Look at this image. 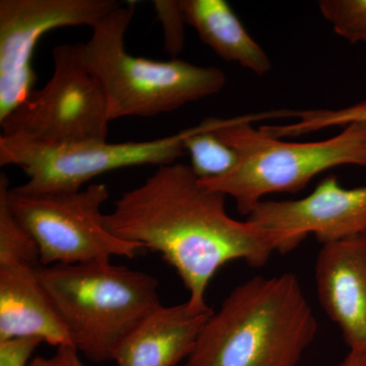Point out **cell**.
I'll return each instance as SVG.
<instances>
[{
    "instance_id": "obj_1",
    "label": "cell",
    "mask_w": 366,
    "mask_h": 366,
    "mask_svg": "<svg viewBox=\"0 0 366 366\" xmlns=\"http://www.w3.org/2000/svg\"><path fill=\"white\" fill-rule=\"evenodd\" d=\"M117 238L158 252L177 272L196 310L209 308L206 292L217 272L244 261L261 268L274 252H286L283 236L233 219L226 196L204 187L190 166H160L136 189L125 192L104 214Z\"/></svg>"
},
{
    "instance_id": "obj_2",
    "label": "cell",
    "mask_w": 366,
    "mask_h": 366,
    "mask_svg": "<svg viewBox=\"0 0 366 366\" xmlns=\"http://www.w3.org/2000/svg\"><path fill=\"white\" fill-rule=\"evenodd\" d=\"M317 333L295 274L254 277L209 317L185 366H297Z\"/></svg>"
},
{
    "instance_id": "obj_3",
    "label": "cell",
    "mask_w": 366,
    "mask_h": 366,
    "mask_svg": "<svg viewBox=\"0 0 366 366\" xmlns=\"http://www.w3.org/2000/svg\"><path fill=\"white\" fill-rule=\"evenodd\" d=\"M296 114L284 109L230 118L215 132L237 153V165L227 174L202 183L232 197L237 211L249 216L264 197L295 194L325 171L343 165L366 167V122L347 125L337 136L312 143H289L252 127L257 120Z\"/></svg>"
},
{
    "instance_id": "obj_4",
    "label": "cell",
    "mask_w": 366,
    "mask_h": 366,
    "mask_svg": "<svg viewBox=\"0 0 366 366\" xmlns=\"http://www.w3.org/2000/svg\"><path fill=\"white\" fill-rule=\"evenodd\" d=\"M134 14L136 2L122 4L92 28L90 39L79 43L84 64L104 92L110 122L175 112L225 88L227 78L218 67L129 54L124 38Z\"/></svg>"
},
{
    "instance_id": "obj_5",
    "label": "cell",
    "mask_w": 366,
    "mask_h": 366,
    "mask_svg": "<svg viewBox=\"0 0 366 366\" xmlns=\"http://www.w3.org/2000/svg\"><path fill=\"white\" fill-rule=\"evenodd\" d=\"M37 273L72 345L93 362L113 361L132 330L162 305L157 279L112 262L39 266Z\"/></svg>"
},
{
    "instance_id": "obj_6",
    "label": "cell",
    "mask_w": 366,
    "mask_h": 366,
    "mask_svg": "<svg viewBox=\"0 0 366 366\" xmlns=\"http://www.w3.org/2000/svg\"><path fill=\"white\" fill-rule=\"evenodd\" d=\"M184 131L146 142L83 141L48 144L0 134V166L14 165L29 180L14 187L21 194L79 192L94 178L122 168L168 165L184 155Z\"/></svg>"
},
{
    "instance_id": "obj_7",
    "label": "cell",
    "mask_w": 366,
    "mask_h": 366,
    "mask_svg": "<svg viewBox=\"0 0 366 366\" xmlns=\"http://www.w3.org/2000/svg\"><path fill=\"white\" fill-rule=\"evenodd\" d=\"M7 203L37 243L41 266L134 259L144 247L124 242L105 227L101 209L109 199L102 183L62 194H26L7 189Z\"/></svg>"
},
{
    "instance_id": "obj_8",
    "label": "cell",
    "mask_w": 366,
    "mask_h": 366,
    "mask_svg": "<svg viewBox=\"0 0 366 366\" xmlns=\"http://www.w3.org/2000/svg\"><path fill=\"white\" fill-rule=\"evenodd\" d=\"M52 56L51 78L0 122L1 134L48 144L106 141L105 94L84 64L81 44L56 46Z\"/></svg>"
},
{
    "instance_id": "obj_9",
    "label": "cell",
    "mask_w": 366,
    "mask_h": 366,
    "mask_svg": "<svg viewBox=\"0 0 366 366\" xmlns=\"http://www.w3.org/2000/svg\"><path fill=\"white\" fill-rule=\"evenodd\" d=\"M119 6L117 0H0V122L35 91L33 56L46 33L93 28Z\"/></svg>"
},
{
    "instance_id": "obj_10",
    "label": "cell",
    "mask_w": 366,
    "mask_h": 366,
    "mask_svg": "<svg viewBox=\"0 0 366 366\" xmlns=\"http://www.w3.org/2000/svg\"><path fill=\"white\" fill-rule=\"evenodd\" d=\"M247 220L283 236L287 252L310 234L322 244L365 234L366 187L345 189L337 177H329L302 199H264Z\"/></svg>"
},
{
    "instance_id": "obj_11",
    "label": "cell",
    "mask_w": 366,
    "mask_h": 366,
    "mask_svg": "<svg viewBox=\"0 0 366 366\" xmlns=\"http://www.w3.org/2000/svg\"><path fill=\"white\" fill-rule=\"evenodd\" d=\"M315 280L320 307L349 350L366 351V233L322 244Z\"/></svg>"
},
{
    "instance_id": "obj_12",
    "label": "cell",
    "mask_w": 366,
    "mask_h": 366,
    "mask_svg": "<svg viewBox=\"0 0 366 366\" xmlns=\"http://www.w3.org/2000/svg\"><path fill=\"white\" fill-rule=\"evenodd\" d=\"M213 310L189 302L161 305L132 330L118 347L117 366H177L187 360Z\"/></svg>"
},
{
    "instance_id": "obj_13",
    "label": "cell",
    "mask_w": 366,
    "mask_h": 366,
    "mask_svg": "<svg viewBox=\"0 0 366 366\" xmlns=\"http://www.w3.org/2000/svg\"><path fill=\"white\" fill-rule=\"evenodd\" d=\"M38 267L0 264V341L14 337H36L56 347L72 344L41 283Z\"/></svg>"
},
{
    "instance_id": "obj_14",
    "label": "cell",
    "mask_w": 366,
    "mask_h": 366,
    "mask_svg": "<svg viewBox=\"0 0 366 366\" xmlns=\"http://www.w3.org/2000/svg\"><path fill=\"white\" fill-rule=\"evenodd\" d=\"M185 23L204 44L226 61L234 62L257 76L271 71L268 55L242 25L225 0H179Z\"/></svg>"
},
{
    "instance_id": "obj_15",
    "label": "cell",
    "mask_w": 366,
    "mask_h": 366,
    "mask_svg": "<svg viewBox=\"0 0 366 366\" xmlns=\"http://www.w3.org/2000/svg\"><path fill=\"white\" fill-rule=\"evenodd\" d=\"M230 118H207L192 127L184 141L185 153L190 156V168L201 180L223 177L237 165V153L223 143L216 129L228 124Z\"/></svg>"
},
{
    "instance_id": "obj_16",
    "label": "cell",
    "mask_w": 366,
    "mask_h": 366,
    "mask_svg": "<svg viewBox=\"0 0 366 366\" xmlns=\"http://www.w3.org/2000/svg\"><path fill=\"white\" fill-rule=\"evenodd\" d=\"M9 180L0 174V264L41 266L40 252L30 233L14 216L7 203Z\"/></svg>"
},
{
    "instance_id": "obj_17",
    "label": "cell",
    "mask_w": 366,
    "mask_h": 366,
    "mask_svg": "<svg viewBox=\"0 0 366 366\" xmlns=\"http://www.w3.org/2000/svg\"><path fill=\"white\" fill-rule=\"evenodd\" d=\"M297 122L290 124L274 125L272 134L278 139L298 137L329 127L366 122V101L341 109H317L297 112Z\"/></svg>"
},
{
    "instance_id": "obj_18",
    "label": "cell",
    "mask_w": 366,
    "mask_h": 366,
    "mask_svg": "<svg viewBox=\"0 0 366 366\" xmlns=\"http://www.w3.org/2000/svg\"><path fill=\"white\" fill-rule=\"evenodd\" d=\"M320 14L348 42L366 44V0H322Z\"/></svg>"
},
{
    "instance_id": "obj_19",
    "label": "cell",
    "mask_w": 366,
    "mask_h": 366,
    "mask_svg": "<svg viewBox=\"0 0 366 366\" xmlns=\"http://www.w3.org/2000/svg\"><path fill=\"white\" fill-rule=\"evenodd\" d=\"M158 19L162 23L165 49L177 56L184 46V25L179 0H156L154 1Z\"/></svg>"
},
{
    "instance_id": "obj_20",
    "label": "cell",
    "mask_w": 366,
    "mask_h": 366,
    "mask_svg": "<svg viewBox=\"0 0 366 366\" xmlns=\"http://www.w3.org/2000/svg\"><path fill=\"white\" fill-rule=\"evenodd\" d=\"M43 341L36 337H14L0 341V366H29Z\"/></svg>"
},
{
    "instance_id": "obj_21",
    "label": "cell",
    "mask_w": 366,
    "mask_h": 366,
    "mask_svg": "<svg viewBox=\"0 0 366 366\" xmlns=\"http://www.w3.org/2000/svg\"><path fill=\"white\" fill-rule=\"evenodd\" d=\"M29 366H84L79 357V351L72 344L57 347L56 352L50 357L37 356Z\"/></svg>"
},
{
    "instance_id": "obj_22",
    "label": "cell",
    "mask_w": 366,
    "mask_h": 366,
    "mask_svg": "<svg viewBox=\"0 0 366 366\" xmlns=\"http://www.w3.org/2000/svg\"><path fill=\"white\" fill-rule=\"evenodd\" d=\"M339 366H366V351L349 350Z\"/></svg>"
}]
</instances>
